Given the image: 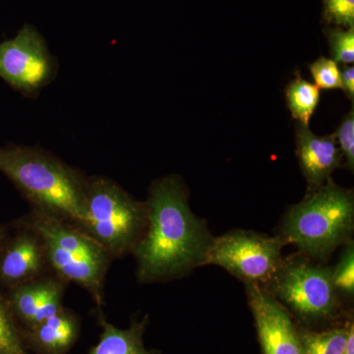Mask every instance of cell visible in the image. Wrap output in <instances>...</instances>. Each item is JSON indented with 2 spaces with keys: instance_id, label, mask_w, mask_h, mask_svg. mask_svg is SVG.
<instances>
[{
  "instance_id": "obj_17",
  "label": "cell",
  "mask_w": 354,
  "mask_h": 354,
  "mask_svg": "<svg viewBox=\"0 0 354 354\" xmlns=\"http://www.w3.org/2000/svg\"><path fill=\"white\" fill-rule=\"evenodd\" d=\"M0 354H28L19 328L0 291Z\"/></svg>"
},
{
  "instance_id": "obj_7",
  "label": "cell",
  "mask_w": 354,
  "mask_h": 354,
  "mask_svg": "<svg viewBox=\"0 0 354 354\" xmlns=\"http://www.w3.org/2000/svg\"><path fill=\"white\" fill-rule=\"evenodd\" d=\"M286 244L281 235L234 230L214 239L203 266H220L246 285H268L283 263Z\"/></svg>"
},
{
  "instance_id": "obj_22",
  "label": "cell",
  "mask_w": 354,
  "mask_h": 354,
  "mask_svg": "<svg viewBox=\"0 0 354 354\" xmlns=\"http://www.w3.org/2000/svg\"><path fill=\"white\" fill-rule=\"evenodd\" d=\"M337 143H339V152L346 160V167L353 171L354 167V111H349L335 133Z\"/></svg>"
},
{
  "instance_id": "obj_11",
  "label": "cell",
  "mask_w": 354,
  "mask_h": 354,
  "mask_svg": "<svg viewBox=\"0 0 354 354\" xmlns=\"http://www.w3.org/2000/svg\"><path fill=\"white\" fill-rule=\"evenodd\" d=\"M66 285V281L55 274H44L2 293L14 320L22 324L26 330L55 315L64 307L62 299Z\"/></svg>"
},
{
  "instance_id": "obj_19",
  "label": "cell",
  "mask_w": 354,
  "mask_h": 354,
  "mask_svg": "<svg viewBox=\"0 0 354 354\" xmlns=\"http://www.w3.org/2000/svg\"><path fill=\"white\" fill-rule=\"evenodd\" d=\"M333 281L337 292L346 297L354 293V245L353 241L346 243L339 263L332 269Z\"/></svg>"
},
{
  "instance_id": "obj_6",
  "label": "cell",
  "mask_w": 354,
  "mask_h": 354,
  "mask_svg": "<svg viewBox=\"0 0 354 354\" xmlns=\"http://www.w3.org/2000/svg\"><path fill=\"white\" fill-rule=\"evenodd\" d=\"M268 286L272 297L302 318L328 319L339 311V292L332 269L317 264L304 254L283 259Z\"/></svg>"
},
{
  "instance_id": "obj_9",
  "label": "cell",
  "mask_w": 354,
  "mask_h": 354,
  "mask_svg": "<svg viewBox=\"0 0 354 354\" xmlns=\"http://www.w3.org/2000/svg\"><path fill=\"white\" fill-rule=\"evenodd\" d=\"M246 293L263 354H305L299 330L279 300L255 283H247Z\"/></svg>"
},
{
  "instance_id": "obj_25",
  "label": "cell",
  "mask_w": 354,
  "mask_h": 354,
  "mask_svg": "<svg viewBox=\"0 0 354 354\" xmlns=\"http://www.w3.org/2000/svg\"><path fill=\"white\" fill-rule=\"evenodd\" d=\"M10 225H0V249H1L2 245H3L7 236L10 234Z\"/></svg>"
},
{
  "instance_id": "obj_8",
  "label": "cell",
  "mask_w": 354,
  "mask_h": 354,
  "mask_svg": "<svg viewBox=\"0 0 354 354\" xmlns=\"http://www.w3.org/2000/svg\"><path fill=\"white\" fill-rule=\"evenodd\" d=\"M57 72V58L34 26L25 24L14 38L0 43V78L24 97H38Z\"/></svg>"
},
{
  "instance_id": "obj_5",
  "label": "cell",
  "mask_w": 354,
  "mask_h": 354,
  "mask_svg": "<svg viewBox=\"0 0 354 354\" xmlns=\"http://www.w3.org/2000/svg\"><path fill=\"white\" fill-rule=\"evenodd\" d=\"M146 225V203L135 199L109 177L88 176L83 218L75 227L113 259L132 253Z\"/></svg>"
},
{
  "instance_id": "obj_2",
  "label": "cell",
  "mask_w": 354,
  "mask_h": 354,
  "mask_svg": "<svg viewBox=\"0 0 354 354\" xmlns=\"http://www.w3.org/2000/svg\"><path fill=\"white\" fill-rule=\"evenodd\" d=\"M0 172L31 205L32 211L78 225L83 218L88 176L39 148L0 147Z\"/></svg>"
},
{
  "instance_id": "obj_16",
  "label": "cell",
  "mask_w": 354,
  "mask_h": 354,
  "mask_svg": "<svg viewBox=\"0 0 354 354\" xmlns=\"http://www.w3.org/2000/svg\"><path fill=\"white\" fill-rule=\"evenodd\" d=\"M348 324L344 328L312 332L299 330L305 354H344Z\"/></svg>"
},
{
  "instance_id": "obj_12",
  "label": "cell",
  "mask_w": 354,
  "mask_h": 354,
  "mask_svg": "<svg viewBox=\"0 0 354 354\" xmlns=\"http://www.w3.org/2000/svg\"><path fill=\"white\" fill-rule=\"evenodd\" d=\"M297 153L309 192L323 186L341 165L342 157L335 134L319 137L308 127L299 124L297 131Z\"/></svg>"
},
{
  "instance_id": "obj_1",
  "label": "cell",
  "mask_w": 354,
  "mask_h": 354,
  "mask_svg": "<svg viewBox=\"0 0 354 354\" xmlns=\"http://www.w3.org/2000/svg\"><path fill=\"white\" fill-rule=\"evenodd\" d=\"M145 203L146 228L132 251L140 283L180 278L204 265L214 237L206 223L191 211L180 178L169 176L156 180Z\"/></svg>"
},
{
  "instance_id": "obj_21",
  "label": "cell",
  "mask_w": 354,
  "mask_h": 354,
  "mask_svg": "<svg viewBox=\"0 0 354 354\" xmlns=\"http://www.w3.org/2000/svg\"><path fill=\"white\" fill-rule=\"evenodd\" d=\"M309 69L319 88H341V69L332 58L320 57L310 65Z\"/></svg>"
},
{
  "instance_id": "obj_10",
  "label": "cell",
  "mask_w": 354,
  "mask_h": 354,
  "mask_svg": "<svg viewBox=\"0 0 354 354\" xmlns=\"http://www.w3.org/2000/svg\"><path fill=\"white\" fill-rule=\"evenodd\" d=\"M0 249V290L41 278L50 269L41 236L20 220L14 221Z\"/></svg>"
},
{
  "instance_id": "obj_20",
  "label": "cell",
  "mask_w": 354,
  "mask_h": 354,
  "mask_svg": "<svg viewBox=\"0 0 354 354\" xmlns=\"http://www.w3.org/2000/svg\"><path fill=\"white\" fill-rule=\"evenodd\" d=\"M322 17L330 27L354 28V0H323Z\"/></svg>"
},
{
  "instance_id": "obj_3",
  "label": "cell",
  "mask_w": 354,
  "mask_h": 354,
  "mask_svg": "<svg viewBox=\"0 0 354 354\" xmlns=\"http://www.w3.org/2000/svg\"><path fill=\"white\" fill-rule=\"evenodd\" d=\"M288 209L281 236L312 260L325 261L342 244L351 241L354 227L351 190L329 179Z\"/></svg>"
},
{
  "instance_id": "obj_4",
  "label": "cell",
  "mask_w": 354,
  "mask_h": 354,
  "mask_svg": "<svg viewBox=\"0 0 354 354\" xmlns=\"http://www.w3.org/2000/svg\"><path fill=\"white\" fill-rule=\"evenodd\" d=\"M41 236L50 270L67 283L82 286L102 307L111 256L82 230L67 221L32 211L20 218Z\"/></svg>"
},
{
  "instance_id": "obj_24",
  "label": "cell",
  "mask_w": 354,
  "mask_h": 354,
  "mask_svg": "<svg viewBox=\"0 0 354 354\" xmlns=\"http://www.w3.org/2000/svg\"><path fill=\"white\" fill-rule=\"evenodd\" d=\"M344 354H354V326L353 323H348L346 344H344Z\"/></svg>"
},
{
  "instance_id": "obj_18",
  "label": "cell",
  "mask_w": 354,
  "mask_h": 354,
  "mask_svg": "<svg viewBox=\"0 0 354 354\" xmlns=\"http://www.w3.org/2000/svg\"><path fill=\"white\" fill-rule=\"evenodd\" d=\"M332 59L337 64L351 65L354 62V28L330 27L325 29Z\"/></svg>"
},
{
  "instance_id": "obj_13",
  "label": "cell",
  "mask_w": 354,
  "mask_h": 354,
  "mask_svg": "<svg viewBox=\"0 0 354 354\" xmlns=\"http://www.w3.org/2000/svg\"><path fill=\"white\" fill-rule=\"evenodd\" d=\"M80 332V320L71 310L62 307L57 313L32 329L21 333L23 342L41 354H65L73 346Z\"/></svg>"
},
{
  "instance_id": "obj_23",
  "label": "cell",
  "mask_w": 354,
  "mask_h": 354,
  "mask_svg": "<svg viewBox=\"0 0 354 354\" xmlns=\"http://www.w3.org/2000/svg\"><path fill=\"white\" fill-rule=\"evenodd\" d=\"M341 88L348 95V99L354 97V67L353 65H344L341 70Z\"/></svg>"
},
{
  "instance_id": "obj_14",
  "label": "cell",
  "mask_w": 354,
  "mask_h": 354,
  "mask_svg": "<svg viewBox=\"0 0 354 354\" xmlns=\"http://www.w3.org/2000/svg\"><path fill=\"white\" fill-rule=\"evenodd\" d=\"M147 319L145 317L139 322L132 323L128 329L121 330L108 322L102 313L100 314L102 335L97 346L91 348L88 354H160L157 351H149L144 346L143 335Z\"/></svg>"
},
{
  "instance_id": "obj_15",
  "label": "cell",
  "mask_w": 354,
  "mask_h": 354,
  "mask_svg": "<svg viewBox=\"0 0 354 354\" xmlns=\"http://www.w3.org/2000/svg\"><path fill=\"white\" fill-rule=\"evenodd\" d=\"M320 97V88L300 77L291 81L286 91V102L291 115L299 121V124L305 127H308Z\"/></svg>"
}]
</instances>
